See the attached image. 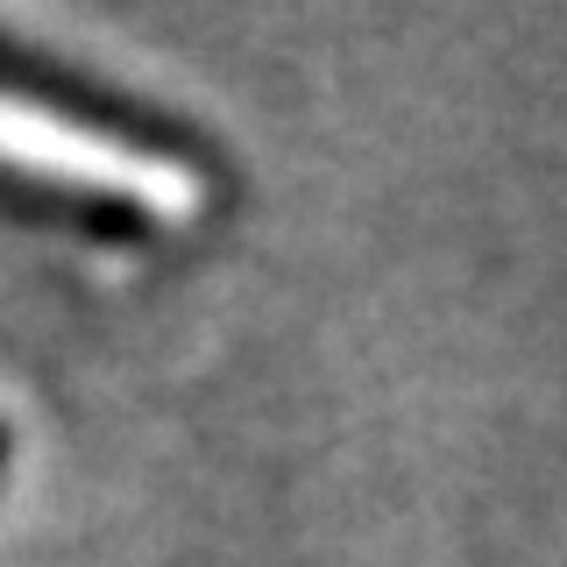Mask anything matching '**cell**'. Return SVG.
<instances>
[{
    "label": "cell",
    "instance_id": "cell-2",
    "mask_svg": "<svg viewBox=\"0 0 567 567\" xmlns=\"http://www.w3.org/2000/svg\"><path fill=\"white\" fill-rule=\"evenodd\" d=\"M0 454H8V440H0Z\"/></svg>",
    "mask_w": 567,
    "mask_h": 567
},
{
    "label": "cell",
    "instance_id": "cell-1",
    "mask_svg": "<svg viewBox=\"0 0 567 567\" xmlns=\"http://www.w3.org/2000/svg\"><path fill=\"white\" fill-rule=\"evenodd\" d=\"M0 177L22 199L71 213L93 235H150L171 213H185V177L100 156L93 142L64 135L58 121H35L22 106H0Z\"/></svg>",
    "mask_w": 567,
    "mask_h": 567
}]
</instances>
